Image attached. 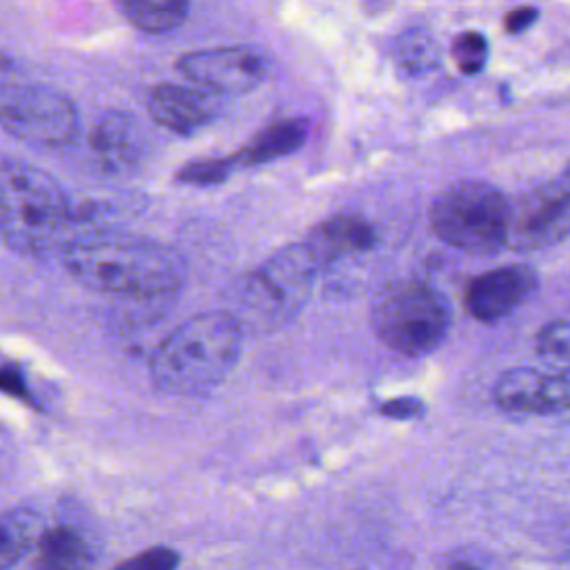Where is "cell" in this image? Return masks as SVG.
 <instances>
[{
    "mask_svg": "<svg viewBox=\"0 0 570 570\" xmlns=\"http://www.w3.org/2000/svg\"><path fill=\"white\" fill-rule=\"evenodd\" d=\"M62 265L87 289L134 301L167 298L187 278V265L174 247L107 227L76 232L62 247Z\"/></svg>",
    "mask_w": 570,
    "mask_h": 570,
    "instance_id": "1",
    "label": "cell"
},
{
    "mask_svg": "<svg viewBox=\"0 0 570 570\" xmlns=\"http://www.w3.org/2000/svg\"><path fill=\"white\" fill-rule=\"evenodd\" d=\"M243 336L229 309L200 312L183 321L151 354L154 385L174 396H194L220 385L238 363Z\"/></svg>",
    "mask_w": 570,
    "mask_h": 570,
    "instance_id": "2",
    "label": "cell"
},
{
    "mask_svg": "<svg viewBox=\"0 0 570 570\" xmlns=\"http://www.w3.org/2000/svg\"><path fill=\"white\" fill-rule=\"evenodd\" d=\"M2 243L20 256H42L73 234L76 209L62 185L42 167L16 156L0 158Z\"/></svg>",
    "mask_w": 570,
    "mask_h": 570,
    "instance_id": "3",
    "label": "cell"
},
{
    "mask_svg": "<svg viewBox=\"0 0 570 570\" xmlns=\"http://www.w3.org/2000/svg\"><path fill=\"white\" fill-rule=\"evenodd\" d=\"M316 274L305 243L285 245L238 283L229 312L245 334L278 332L309 301Z\"/></svg>",
    "mask_w": 570,
    "mask_h": 570,
    "instance_id": "4",
    "label": "cell"
},
{
    "mask_svg": "<svg viewBox=\"0 0 570 570\" xmlns=\"http://www.w3.org/2000/svg\"><path fill=\"white\" fill-rule=\"evenodd\" d=\"M370 318L385 347L416 358L443 343L452 314L445 296L434 285L423 278H403L381 289Z\"/></svg>",
    "mask_w": 570,
    "mask_h": 570,
    "instance_id": "5",
    "label": "cell"
},
{
    "mask_svg": "<svg viewBox=\"0 0 570 570\" xmlns=\"http://www.w3.org/2000/svg\"><path fill=\"white\" fill-rule=\"evenodd\" d=\"M430 225L443 243L472 256H492L508 247L510 203L488 183L461 180L434 198Z\"/></svg>",
    "mask_w": 570,
    "mask_h": 570,
    "instance_id": "6",
    "label": "cell"
},
{
    "mask_svg": "<svg viewBox=\"0 0 570 570\" xmlns=\"http://www.w3.org/2000/svg\"><path fill=\"white\" fill-rule=\"evenodd\" d=\"M0 129L36 149H62L76 140L80 114L69 94L27 78L0 98Z\"/></svg>",
    "mask_w": 570,
    "mask_h": 570,
    "instance_id": "7",
    "label": "cell"
},
{
    "mask_svg": "<svg viewBox=\"0 0 570 570\" xmlns=\"http://www.w3.org/2000/svg\"><path fill=\"white\" fill-rule=\"evenodd\" d=\"M570 236V169L530 189L510 205L508 247L537 252Z\"/></svg>",
    "mask_w": 570,
    "mask_h": 570,
    "instance_id": "8",
    "label": "cell"
},
{
    "mask_svg": "<svg viewBox=\"0 0 570 570\" xmlns=\"http://www.w3.org/2000/svg\"><path fill=\"white\" fill-rule=\"evenodd\" d=\"M178 73L214 96H240L261 87L269 73L263 51L247 45H227L187 51L176 60Z\"/></svg>",
    "mask_w": 570,
    "mask_h": 570,
    "instance_id": "9",
    "label": "cell"
},
{
    "mask_svg": "<svg viewBox=\"0 0 570 570\" xmlns=\"http://www.w3.org/2000/svg\"><path fill=\"white\" fill-rule=\"evenodd\" d=\"M494 403L508 414L570 412V374L554 367H512L492 390Z\"/></svg>",
    "mask_w": 570,
    "mask_h": 570,
    "instance_id": "10",
    "label": "cell"
},
{
    "mask_svg": "<svg viewBox=\"0 0 570 570\" xmlns=\"http://www.w3.org/2000/svg\"><path fill=\"white\" fill-rule=\"evenodd\" d=\"M539 287V276L530 265H503L468 281L463 303L472 318L494 323L525 305Z\"/></svg>",
    "mask_w": 570,
    "mask_h": 570,
    "instance_id": "11",
    "label": "cell"
},
{
    "mask_svg": "<svg viewBox=\"0 0 570 570\" xmlns=\"http://www.w3.org/2000/svg\"><path fill=\"white\" fill-rule=\"evenodd\" d=\"M94 167L105 176H125L145 160L147 136L140 120L120 109L100 114L87 138Z\"/></svg>",
    "mask_w": 570,
    "mask_h": 570,
    "instance_id": "12",
    "label": "cell"
},
{
    "mask_svg": "<svg viewBox=\"0 0 570 570\" xmlns=\"http://www.w3.org/2000/svg\"><path fill=\"white\" fill-rule=\"evenodd\" d=\"M147 111L158 127L180 138H189L218 118L220 105L214 94L196 85L160 82L147 94Z\"/></svg>",
    "mask_w": 570,
    "mask_h": 570,
    "instance_id": "13",
    "label": "cell"
},
{
    "mask_svg": "<svg viewBox=\"0 0 570 570\" xmlns=\"http://www.w3.org/2000/svg\"><path fill=\"white\" fill-rule=\"evenodd\" d=\"M376 240V229L363 216L336 214L318 223L303 243L309 249L318 272H323L347 258L372 252Z\"/></svg>",
    "mask_w": 570,
    "mask_h": 570,
    "instance_id": "14",
    "label": "cell"
},
{
    "mask_svg": "<svg viewBox=\"0 0 570 570\" xmlns=\"http://www.w3.org/2000/svg\"><path fill=\"white\" fill-rule=\"evenodd\" d=\"M47 528L45 510L31 501L4 508L0 512V570H9L31 554Z\"/></svg>",
    "mask_w": 570,
    "mask_h": 570,
    "instance_id": "15",
    "label": "cell"
},
{
    "mask_svg": "<svg viewBox=\"0 0 570 570\" xmlns=\"http://www.w3.org/2000/svg\"><path fill=\"white\" fill-rule=\"evenodd\" d=\"M309 125L303 118H283L267 127H263L243 149L232 154V163L236 169L254 167L263 163H272L285 158L303 147L307 140Z\"/></svg>",
    "mask_w": 570,
    "mask_h": 570,
    "instance_id": "16",
    "label": "cell"
},
{
    "mask_svg": "<svg viewBox=\"0 0 570 570\" xmlns=\"http://www.w3.org/2000/svg\"><path fill=\"white\" fill-rule=\"evenodd\" d=\"M91 561L89 539L76 525L58 523L42 534L29 570H89Z\"/></svg>",
    "mask_w": 570,
    "mask_h": 570,
    "instance_id": "17",
    "label": "cell"
},
{
    "mask_svg": "<svg viewBox=\"0 0 570 570\" xmlns=\"http://www.w3.org/2000/svg\"><path fill=\"white\" fill-rule=\"evenodd\" d=\"M118 9L131 27L142 33L160 36L178 29L187 16L191 0H116Z\"/></svg>",
    "mask_w": 570,
    "mask_h": 570,
    "instance_id": "18",
    "label": "cell"
},
{
    "mask_svg": "<svg viewBox=\"0 0 570 570\" xmlns=\"http://www.w3.org/2000/svg\"><path fill=\"white\" fill-rule=\"evenodd\" d=\"M537 354L548 367L570 374V318L550 321L539 330Z\"/></svg>",
    "mask_w": 570,
    "mask_h": 570,
    "instance_id": "19",
    "label": "cell"
},
{
    "mask_svg": "<svg viewBox=\"0 0 570 570\" xmlns=\"http://www.w3.org/2000/svg\"><path fill=\"white\" fill-rule=\"evenodd\" d=\"M234 163L229 156L225 158H205V160H191L183 165L176 174L178 183L196 185V187H209L216 183L227 180V176L234 171Z\"/></svg>",
    "mask_w": 570,
    "mask_h": 570,
    "instance_id": "20",
    "label": "cell"
},
{
    "mask_svg": "<svg viewBox=\"0 0 570 570\" xmlns=\"http://www.w3.org/2000/svg\"><path fill=\"white\" fill-rule=\"evenodd\" d=\"M485 38L476 31H468L456 36V40L452 42V56L459 62V69L463 73H476L483 62H485Z\"/></svg>",
    "mask_w": 570,
    "mask_h": 570,
    "instance_id": "21",
    "label": "cell"
},
{
    "mask_svg": "<svg viewBox=\"0 0 570 570\" xmlns=\"http://www.w3.org/2000/svg\"><path fill=\"white\" fill-rule=\"evenodd\" d=\"M178 552L167 546H154L147 548L122 563H118L114 570H176L178 568Z\"/></svg>",
    "mask_w": 570,
    "mask_h": 570,
    "instance_id": "22",
    "label": "cell"
},
{
    "mask_svg": "<svg viewBox=\"0 0 570 570\" xmlns=\"http://www.w3.org/2000/svg\"><path fill=\"white\" fill-rule=\"evenodd\" d=\"M379 412L387 419L407 421V419H421L425 414V403L419 396H396L381 403Z\"/></svg>",
    "mask_w": 570,
    "mask_h": 570,
    "instance_id": "23",
    "label": "cell"
},
{
    "mask_svg": "<svg viewBox=\"0 0 570 570\" xmlns=\"http://www.w3.org/2000/svg\"><path fill=\"white\" fill-rule=\"evenodd\" d=\"M0 392L9 394L22 403L33 405V396L27 387V379L18 365H0Z\"/></svg>",
    "mask_w": 570,
    "mask_h": 570,
    "instance_id": "24",
    "label": "cell"
},
{
    "mask_svg": "<svg viewBox=\"0 0 570 570\" xmlns=\"http://www.w3.org/2000/svg\"><path fill=\"white\" fill-rule=\"evenodd\" d=\"M22 80H27L22 67L9 53L0 51V98Z\"/></svg>",
    "mask_w": 570,
    "mask_h": 570,
    "instance_id": "25",
    "label": "cell"
},
{
    "mask_svg": "<svg viewBox=\"0 0 570 570\" xmlns=\"http://www.w3.org/2000/svg\"><path fill=\"white\" fill-rule=\"evenodd\" d=\"M534 20H537V9H534V7H517V9H512V11L505 16L503 27H505V31H510V33H519V31L528 29Z\"/></svg>",
    "mask_w": 570,
    "mask_h": 570,
    "instance_id": "26",
    "label": "cell"
},
{
    "mask_svg": "<svg viewBox=\"0 0 570 570\" xmlns=\"http://www.w3.org/2000/svg\"><path fill=\"white\" fill-rule=\"evenodd\" d=\"M450 570H481V568L474 566V563H470V561H459V563H454Z\"/></svg>",
    "mask_w": 570,
    "mask_h": 570,
    "instance_id": "27",
    "label": "cell"
},
{
    "mask_svg": "<svg viewBox=\"0 0 570 570\" xmlns=\"http://www.w3.org/2000/svg\"><path fill=\"white\" fill-rule=\"evenodd\" d=\"M0 240H2V194H0Z\"/></svg>",
    "mask_w": 570,
    "mask_h": 570,
    "instance_id": "28",
    "label": "cell"
}]
</instances>
